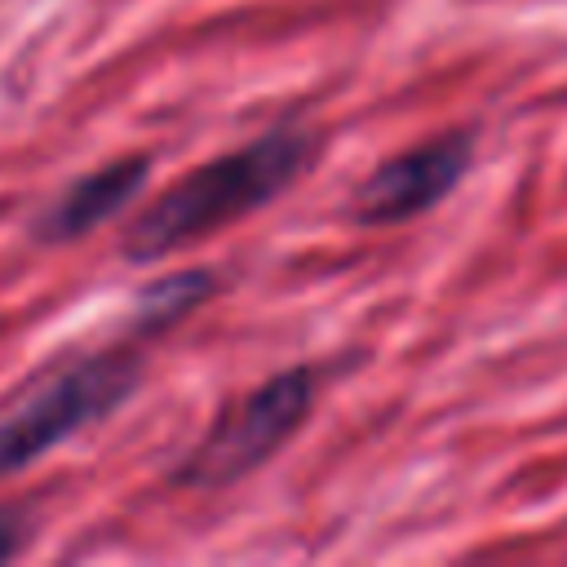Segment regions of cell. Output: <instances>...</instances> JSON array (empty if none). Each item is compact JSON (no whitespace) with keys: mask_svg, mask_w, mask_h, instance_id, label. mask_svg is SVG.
<instances>
[{"mask_svg":"<svg viewBox=\"0 0 567 567\" xmlns=\"http://www.w3.org/2000/svg\"><path fill=\"white\" fill-rule=\"evenodd\" d=\"M319 133L301 120H284L252 137L239 151H226L199 168H190L177 186H168L155 204H146L133 226L124 230V257L128 261H159L213 230H226L230 221L266 208L275 195H284L315 159Z\"/></svg>","mask_w":567,"mask_h":567,"instance_id":"cell-1","label":"cell"},{"mask_svg":"<svg viewBox=\"0 0 567 567\" xmlns=\"http://www.w3.org/2000/svg\"><path fill=\"white\" fill-rule=\"evenodd\" d=\"M142 381V359L133 350H102L75 359L27 390L0 416V478L27 470L58 443L120 412Z\"/></svg>","mask_w":567,"mask_h":567,"instance_id":"cell-2","label":"cell"},{"mask_svg":"<svg viewBox=\"0 0 567 567\" xmlns=\"http://www.w3.org/2000/svg\"><path fill=\"white\" fill-rule=\"evenodd\" d=\"M315 408V372L310 368H284L266 377L257 390L235 399L208 434L182 456L177 483L190 492H213L226 483H239L244 474L261 470L310 416Z\"/></svg>","mask_w":567,"mask_h":567,"instance_id":"cell-3","label":"cell"},{"mask_svg":"<svg viewBox=\"0 0 567 567\" xmlns=\"http://www.w3.org/2000/svg\"><path fill=\"white\" fill-rule=\"evenodd\" d=\"M474 159V133L430 137L385 164H377L350 199V217L359 226H394L416 213H430L439 199L456 190Z\"/></svg>","mask_w":567,"mask_h":567,"instance_id":"cell-4","label":"cell"},{"mask_svg":"<svg viewBox=\"0 0 567 567\" xmlns=\"http://www.w3.org/2000/svg\"><path fill=\"white\" fill-rule=\"evenodd\" d=\"M151 177V155H120L84 177H75L58 199H49L35 217V239L40 244H71L84 239L89 230H97L102 221H111L115 213H124L142 186Z\"/></svg>","mask_w":567,"mask_h":567,"instance_id":"cell-5","label":"cell"},{"mask_svg":"<svg viewBox=\"0 0 567 567\" xmlns=\"http://www.w3.org/2000/svg\"><path fill=\"white\" fill-rule=\"evenodd\" d=\"M213 292V279L204 270H186V275H173V279H159L155 288H146L137 297V328L142 337L146 332H159L168 323H177L190 306H199L204 297Z\"/></svg>","mask_w":567,"mask_h":567,"instance_id":"cell-6","label":"cell"},{"mask_svg":"<svg viewBox=\"0 0 567 567\" xmlns=\"http://www.w3.org/2000/svg\"><path fill=\"white\" fill-rule=\"evenodd\" d=\"M22 536H27V532H22V518L9 514V509H0V563L22 549Z\"/></svg>","mask_w":567,"mask_h":567,"instance_id":"cell-7","label":"cell"}]
</instances>
